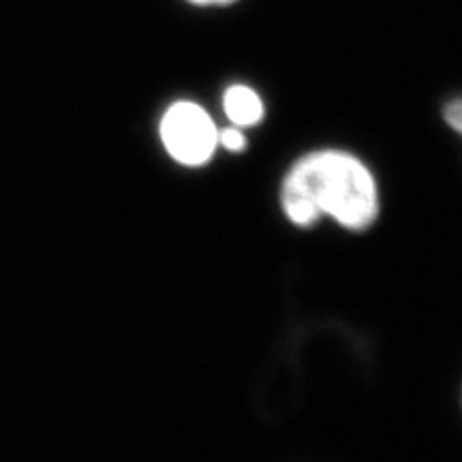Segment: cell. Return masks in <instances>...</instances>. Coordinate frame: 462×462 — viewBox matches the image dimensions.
<instances>
[{
    "instance_id": "6da1fadb",
    "label": "cell",
    "mask_w": 462,
    "mask_h": 462,
    "mask_svg": "<svg viewBox=\"0 0 462 462\" xmlns=\"http://www.w3.org/2000/svg\"><path fill=\"white\" fill-rule=\"evenodd\" d=\"M279 204L287 221L300 229L332 218L338 227L362 234L379 221L381 190L374 171L357 154L319 148L285 171Z\"/></svg>"
},
{
    "instance_id": "7a4b0ae2",
    "label": "cell",
    "mask_w": 462,
    "mask_h": 462,
    "mask_svg": "<svg viewBox=\"0 0 462 462\" xmlns=\"http://www.w3.org/2000/svg\"><path fill=\"white\" fill-rule=\"evenodd\" d=\"M159 140L173 163L199 170L215 159L218 126L204 106L180 99L170 103L161 116Z\"/></svg>"
},
{
    "instance_id": "3957f363",
    "label": "cell",
    "mask_w": 462,
    "mask_h": 462,
    "mask_svg": "<svg viewBox=\"0 0 462 462\" xmlns=\"http://www.w3.org/2000/svg\"><path fill=\"white\" fill-rule=\"evenodd\" d=\"M223 112L229 125L238 129H251L263 120L265 106L262 95L248 84H231L223 92Z\"/></svg>"
},
{
    "instance_id": "277c9868",
    "label": "cell",
    "mask_w": 462,
    "mask_h": 462,
    "mask_svg": "<svg viewBox=\"0 0 462 462\" xmlns=\"http://www.w3.org/2000/svg\"><path fill=\"white\" fill-rule=\"evenodd\" d=\"M246 135L245 129L229 125L225 129H218V148L227 150V152H245L246 150Z\"/></svg>"
},
{
    "instance_id": "5b68a950",
    "label": "cell",
    "mask_w": 462,
    "mask_h": 462,
    "mask_svg": "<svg viewBox=\"0 0 462 462\" xmlns=\"http://www.w3.org/2000/svg\"><path fill=\"white\" fill-rule=\"evenodd\" d=\"M443 120L454 133H458L462 137V97H456V99H449L446 106H443Z\"/></svg>"
},
{
    "instance_id": "8992f818",
    "label": "cell",
    "mask_w": 462,
    "mask_h": 462,
    "mask_svg": "<svg viewBox=\"0 0 462 462\" xmlns=\"http://www.w3.org/2000/svg\"><path fill=\"white\" fill-rule=\"evenodd\" d=\"M190 5H199V7H223V5H231L236 0H187Z\"/></svg>"
}]
</instances>
